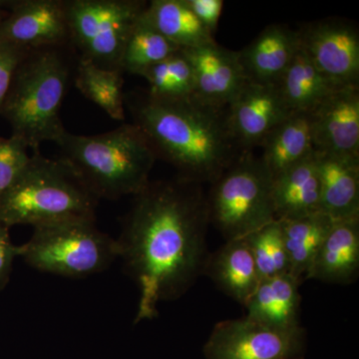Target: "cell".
<instances>
[{
	"label": "cell",
	"mask_w": 359,
	"mask_h": 359,
	"mask_svg": "<svg viewBox=\"0 0 359 359\" xmlns=\"http://www.w3.org/2000/svg\"><path fill=\"white\" fill-rule=\"evenodd\" d=\"M209 224L201 184L180 177L150 181L134 196L116 242L140 290L135 325L155 318L160 302L180 299L203 275Z\"/></svg>",
	"instance_id": "cell-1"
},
{
	"label": "cell",
	"mask_w": 359,
	"mask_h": 359,
	"mask_svg": "<svg viewBox=\"0 0 359 359\" xmlns=\"http://www.w3.org/2000/svg\"><path fill=\"white\" fill-rule=\"evenodd\" d=\"M125 106L157 158L172 165L180 178L212 184L244 153L229 128L226 108L195 95L164 100L132 92L125 95Z\"/></svg>",
	"instance_id": "cell-2"
},
{
	"label": "cell",
	"mask_w": 359,
	"mask_h": 359,
	"mask_svg": "<svg viewBox=\"0 0 359 359\" xmlns=\"http://www.w3.org/2000/svg\"><path fill=\"white\" fill-rule=\"evenodd\" d=\"M56 144L59 158L99 200L138 195L150 183L158 159L152 144L134 123L93 136L66 131Z\"/></svg>",
	"instance_id": "cell-3"
},
{
	"label": "cell",
	"mask_w": 359,
	"mask_h": 359,
	"mask_svg": "<svg viewBox=\"0 0 359 359\" xmlns=\"http://www.w3.org/2000/svg\"><path fill=\"white\" fill-rule=\"evenodd\" d=\"M70 75L61 47L28 52L16 70L0 114L11 124V135L34 152L44 142L57 143L66 132L60 109Z\"/></svg>",
	"instance_id": "cell-4"
},
{
	"label": "cell",
	"mask_w": 359,
	"mask_h": 359,
	"mask_svg": "<svg viewBox=\"0 0 359 359\" xmlns=\"http://www.w3.org/2000/svg\"><path fill=\"white\" fill-rule=\"evenodd\" d=\"M98 198L65 161L30 156L22 173L0 197V222L9 229L16 224H43L95 219Z\"/></svg>",
	"instance_id": "cell-5"
},
{
	"label": "cell",
	"mask_w": 359,
	"mask_h": 359,
	"mask_svg": "<svg viewBox=\"0 0 359 359\" xmlns=\"http://www.w3.org/2000/svg\"><path fill=\"white\" fill-rule=\"evenodd\" d=\"M20 257L41 273L83 278L102 273L119 257L115 238L97 228L95 219H70L33 228Z\"/></svg>",
	"instance_id": "cell-6"
},
{
	"label": "cell",
	"mask_w": 359,
	"mask_h": 359,
	"mask_svg": "<svg viewBox=\"0 0 359 359\" xmlns=\"http://www.w3.org/2000/svg\"><path fill=\"white\" fill-rule=\"evenodd\" d=\"M207 202L210 223L226 241L245 238L276 219L273 176L250 151L212 182Z\"/></svg>",
	"instance_id": "cell-7"
},
{
	"label": "cell",
	"mask_w": 359,
	"mask_h": 359,
	"mask_svg": "<svg viewBox=\"0 0 359 359\" xmlns=\"http://www.w3.org/2000/svg\"><path fill=\"white\" fill-rule=\"evenodd\" d=\"M69 42L83 60L121 70L125 46L147 2L142 0H66ZM123 72V71H122Z\"/></svg>",
	"instance_id": "cell-8"
},
{
	"label": "cell",
	"mask_w": 359,
	"mask_h": 359,
	"mask_svg": "<svg viewBox=\"0 0 359 359\" xmlns=\"http://www.w3.org/2000/svg\"><path fill=\"white\" fill-rule=\"evenodd\" d=\"M306 330H280L245 318L219 321L204 346L207 359H302Z\"/></svg>",
	"instance_id": "cell-9"
},
{
	"label": "cell",
	"mask_w": 359,
	"mask_h": 359,
	"mask_svg": "<svg viewBox=\"0 0 359 359\" xmlns=\"http://www.w3.org/2000/svg\"><path fill=\"white\" fill-rule=\"evenodd\" d=\"M301 48L337 87H359V33L339 18L309 23L297 30Z\"/></svg>",
	"instance_id": "cell-10"
},
{
	"label": "cell",
	"mask_w": 359,
	"mask_h": 359,
	"mask_svg": "<svg viewBox=\"0 0 359 359\" xmlns=\"http://www.w3.org/2000/svg\"><path fill=\"white\" fill-rule=\"evenodd\" d=\"M11 11L0 23V42L25 50L62 47L69 42L63 0L6 2Z\"/></svg>",
	"instance_id": "cell-11"
},
{
	"label": "cell",
	"mask_w": 359,
	"mask_h": 359,
	"mask_svg": "<svg viewBox=\"0 0 359 359\" xmlns=\"http://www.w3.org/2000/svg\"><path fill=\"white\" fill-rule=\"evenodd\" d=\"M292 113L276 85L250 81L226 107L229 128L244 152L261 147L268 135Z\"/></svg>",
	"instance_id": "cell-12"
},
{
	"label": "cell",
	"mask_w": 359,
	"mask_h": 359,
	"mask_svg": "<svg viewBox=\"0 0 359 359\" xmlns=\"http://www.w3.org/2000/svg\"><path fill=\"white\" fill-rule=\"evenodd\" d=\"M195 78V96L203 102L226 108L248 82L238 51L217 43L182 49Z\"/></svg>",
	"instance_id": "cell-13"
},
{
	"label": "cell",
	"mask_w": 359,
	"mask_h": 359,
	"mask_svg": "<svg viewBox=\"0 0 359 359\" xmlns=\"http://www.w3.org/2000/svg\"><path fill=\"white\" fill-rule=\"evenodd\" d=\"M313 148L359 156V87H341L309 113Z\"/></svg>",
	"instance_id": "cell-14"
},
{
	"label": "cell",
	"mask_w": 359,
	"mask_h": 359,
	"mask_svg": "<svg viewBox=\"0 0 359 359\" xmlns=\"http://www.w3.org/2000/svg\"><path fill=\"white\" fill-rule=\"evenodd\" d=\"M301 48L297 30L271 25L238 51L248 81L276 85Z\"/></svg>",
	"instance_id": "cell-15"
},
{
	"label": "cell",
	"mask_w": 359,
	"mask_h": 359,
	"mask_svg": "<svg viewBox=\"0 0 359 359\" xmlns=\"http://www.w3.org/2000/svg\"><path fill=\"white\" fill-rule=\"evenodd\" d=\"M321 212L334 221L359 218V156L314 150Z\"/></svg>",
	"instance_id": "cell-16"
},
{
	"label": "cell",
	"mask_w": 359,
	"mask_h": 359,
	"mask_svg": "<svg viewBox=\"0 0 359 359\" xmlns=\"http://www.w3.org/2000/svg\"><path fill=\"white\" fill-rule=\"evenodd\" d=\"M359 271V218L334 221L306 280L351 285Z\"/></svg>",
	"instance_id": "cell-17"
},
{
	"label": "cell",
	"mask_w": 359,
	"mask_h": 359,
	"mask_svg": "<svg viewBox=\"0 0 359 359\" xmlns=\"http://www.w3.org/2000/svg\"><path fill=\"white\" fill-rule=\"evenodd\" d=\"M203 273L224 294L244 306L261 282L245 238L226 241L223 247L209 255Z\"/></svg>",
	"instance_id": "cell-18"
},
{
	"label": "cell",
	"mask_w": 359,
	"mask_h": 359,
	"mask_svg": "<svg viewBox=\"0 0 359 359\" xmlns=\"http://www.w3.org/2000/svg\"><path fill=\"white\" fill-rule=\"evenodd\" d=\"M273 200L278 221L321 212L320 177L313 153L273 177Z\"/></svg>",
	"instance_id": "cell-19"
},
{
	"label": "cell",
	"mask_w": 359,
	"mask_h": 359,
	"mask_svg": "<svg viewBox=\"0 0 359 359\" xmlns=\"http://www.w3.org/2000/svg\"><path fill=\"white\" fill-rule=\"evenodd\" d=\"M301 285L289 273L262 280L245 306V316L280 330L302 327Z\"/></svg>",
	"instance_id": "cell-20"
},
{
	"label": "cell",
	"mask_w": 359,
	"mask_h": 359,
	"mask_svg": "<svg viewBox=\"0 0 359 359\" xmlns=\"http://www.w3.org/2000/svg\"><path fill=\"white\" fill-rule=\"evenodd\" d=\"M141 20L181 50L216 41L186 0H153L144 9Z\"/></svg>",
	"instance_id": "cell-21"
},
{
	"label": "cell",
	"mask_w": 359,
	"mask_h": 359,
	"mask_svg": "<svg viewBox=\"0 0 359 359\" xmlns=\"http://www.w3.org/2000/svg\"><path fill=\"white\" fill-rule=\"evenodd\" d=\"M261 147L259 158L273 178L308 158L314 151L309 113H292L268 135Z\"/></svg>",
	"instance_id": "cell-22"
},
{
	"label": "cell",
	"mask_w": 359,
	"mask_h": 359,
	"mask_svg": "<svg viewBox=\"0 0 359 359\" xmlns=\"http://www.w3.org/2000/svg\"><path fill=\"white\" fill-rule=\"evenodd\" d=\"M280 222L289 259V275L302 283L308 278L309 269L334 221L325 212H318Z\"/></svg>",
	"instance_id": "cell-23"
},
{
	"label": "cell",
	"mask_w": 359,
	"mask_h": 359,
	"mask_svg": "<svg viewBox=\"0 0 359 359\" xmlns=\"http://www.w3.org/2000/svg\"><path fill=\"white\" fill-rule=\"evenodd\" d=\"M292 112L311 113L341 87L327 79L299 48L285 74L276 84Z\"/></svg>",
	"instance_id": "cell-24"
},
{
	"label": "cell",
	"mask_w": 359,
	"mask_h": 359,
	"mask_svg": "<svg viewBox=\"0 0 359 359\" xmlns=\"http://www.w3.org/2000/svg\"><path fill=\"white\" fill-rule=\"evenodd\" d=\"M123 83L122 71L104 69L80 59L75 77L77 89L116 121L125 120Z\"/></svg>",
	"instance_id": "cell-25"
},
{
	"label": "cell",
	"mask_w": 359,
	"mask_h": 359,
	"mask_svg": "<svg viewBox=\"0 0 359 359\" xmlns=\"http://www.w3.org/2000/svg\"><path fill=\"white\" fill-rule=\"evenodd\" d=\"M147 81V93L164 100H181L195 95V78L190 61L179 50L140 75Z\"/></svg>",
	"instance_id": "cell-26"
},
{
	"label": "cell",
	"mask_w": 359,
	"mask_h": 359,
	"mask_svg": "<svg viewBox=\"0 0 359 359\" xmlns=\"http://www.w3.org/2000/svg\"><path fill=\"white\" fill-rule=\"evenodd\" d=\"M179 50V47L144 23L140 18L125 46L121 70L140 76L144 71Z\"/></svg>",
	"instance_id": "cell-27"
},
{
	"label": "cell",
	"mask_w": 359,
	"mask_h": 359,
	"mask_svg": "<svg viewBox=\"0 0 359 359\" xmlns=\"http://www.w3.org/2000/svg\"><path fill=\"white\" fill-rule=\"evenodd\" d=\"M262 280L289 273L282 222L276 219L245 238Z\"/></svg>",
	"instance_id": "cell-28"
},
{
	"label": "cell",
	"mask_w": 359,
	"mask_h": 359,
	"mask_svg": "<svg viewBox=\"0 0 359 359\" xmlns=\"http://www.w3.org/2000/svg\"><path fill=\"white\" fill-rule=\"evenodd\" d=\"M27 145L11 135L0 138V197L13 186L29 162Z\"/></svg>",
	"instance_id": "cell-29"
},
{
	"label": "cell",
	"mask_w": 359,
	"mask_h": 359,
	"mask_svg": "<svg viewBox=\"0 0 359 359\" xmlns=\"http://www.w3.org/2000/svg\"><path fill=\"white\" fill-rule=\"evenodd\" d=\"M28 50L0 42V113L8 95L14 75Z\"/></svg>",
	"instance_id": "cell-30"
},
{
	"label": "cell",
	"mask_w": 359,
	"mask_h": 359,
	"mask_svg": "<svg viewBox=\"0 0 359 359\" xmlns=\"http://www.w3.org/2000/svg\"><path fill=\"white\" fill-rule=\"evenodd\" d=\"M20 257V245L11 242L9 228L0 222V292L8 285L14 259Z\"/></svg>",
	"instance_id": "cell-31"
},
{
	"label": "cell",
	"mask_w": 359,
	"mask_h": 359,
	"mask_svg": "<svg viewBox=\"0 0 359 359\" xmlns=\"http://www.w3.org/2000/svg\"><path fill=\"white\" fill-rule=\"evenodd\" d=\"M186 1L197 16L198 20L214 35L218 28L219 18L223 11V0H186Z\"/></svg>",
	"instance_id": "cell-32"
},
{
	"label": "cell",
	"mask_w": 359,
	"mask_h": 359,
	"mask_svg": "<svg viewBox=\"0 0 359 359\" xmlns=\"http://www.w3.org/2000/svg\"><path fill=\"white\" fill-rule=\"evenodd\" d=\"M4 6H6V2L0 1V23H1V21L4 20L6 15V11L4 9Z\"/></svg>",
	"instance_id": "cell-33"
}]
</instances>
